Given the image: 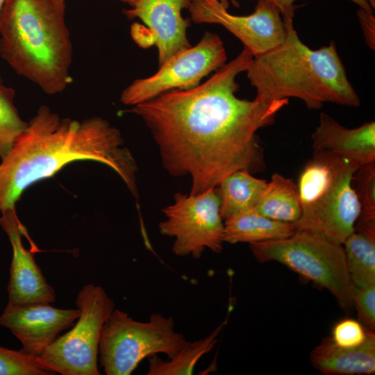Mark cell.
<instances>
[{"label":"cell","instance_id":"obj_1","mask_svg":"<svg viewBox=\"0 0 375 375\" xmlns=\"http://www.w3.org/2000/svg\"><path fill=\"white\" fill-rule=\"evenodd\" d=\"M253 58L244 47L203 83L163 92L127 110L149 128L167 172L190 176V194L216 188L236 171L254 174L265 169L256 133L272 124L289 101H249L235 95V78Z\"/></svg>","mask_w":375,"mask_h":375},{"label":"cell","instance_id":"obj_2","mask_svg":"<svg viewBox=\"0 0 375 375\" xmlns=\"http://www.w3.org/2000/svg\"><path fill=\"white\" fill-rule=\"evenodd\" d=\"M82 160L110 167L138 197L137 163L117 128L97 116L81 121L61 118L48 106H41L1 159L0 212L15 208L22 194L33 184Z\"/></svg>","mask_w":375,"mask_h":375},{"label":"cell","instance_id":"obj_3","mask_svg":"<svg viewBox=\"0 0 375 375\" xmlns=\"http://www.w3.org/2000/svg\"><path fill=\"white\" fill-rule=\"evenodd\" d=\"M284 41L272 50L253 57L247 74L256 98L272 102L290 97L317 110L326 102L358 107L360 98L349 81L335 44L312 50L299 39L293 18H283Z\"/></svg>","mask_w":375,"mask_h":375},{"label":"cell","instance_id":"obj_4","mask_svg":"<svg viewBox=\"0 0 375 375\" xmlns=\"http://www.w3.org/2000/svg\"><path fill=\"white\" fill-rule=\"evenodd\" d=\"M0 56L47 94L72 82L73 47L65 0H6L0 11Z\"/></svg>","mask_w":375,"mask_h":375},{"label":"cell","instance_id":"obj_5","mask_svg":"<svg viewBox=\"0 0 375 375\" xmlns=\"http://www.w3.org/2000/svg\"><path fill=\"white\" fill-rule=\"evenodd\" d=\"M361 165L324 151H314L298 181L300 219L293 224L342 244L354 231L360 212L351 181Z\"/></svg>","mask_w":375,"mask_h":375},{"label":"cell","instance_id":"obj_6","mask_svg":"<svg viewBox=\"0 0 375 375\" xmlns=\"http://www.w3.org/2000/svg\"><path fill=\"white\" fill-rule=\"evenodd\" d=\"M260 262H278L328 290L348 314L353 308L354 286L342 244L305 230L277 240L250 244Z\"/></svg>","mask_w":375,"mask_h":375},{"label":"cell","instance_id":"obj_7","mask_svg":"<svg viewBox=\"0 0 375 375\" xmlns=\"http://www.w3.org/2000/svg\"><path fill=\"white\" fill-rule=\"evenodd\" d=\"M185 342L172 317L152 313L142 322L115 308L102 328L100 362L107 375H130L145 358L163 353L170 358Z\"/></svg>","mask_w":375,"mask_h":375},{"label":"cell","instance_id":"obj_8","mask_svg":"<svg viewBox=\"0 0 375 375\" xmlns=\"http://www.w3.org/2000/svg\"><path fill=\"white\" fill-rule=\"evenodd\" d=\"M75 303L80 310L75 325L48 346L38 362L53 374L99 375L101 331L115 309V302L102 287L90 283L79 291Z\"/></svg>","mask_w":375,"mask_h":375},{"label":"cell","instance_id":"obj_9","mask_svg":"<svg viewBox=\"0 0 375 375\" xmlns=\"http://www.w3.org/2000/svg\"><path fill=\"white\" fill-rule=\"evenodd\" d=\"M162 212L160 233L174 239L172 251L177 256L199 258L208 249L220 253L223 249L224 222L216 188L198 194L177 192L172 204Z\"/></svg>","mask_w":375,"mask_h":375},{"label":"cell","instance_id":"obj_10","mask_svg":"<svg viewBox=\"0 0 375 375\" xmlns=\"http://www.w3.org/2000/svg\"><path fill=\"white\" fill-rule=\"evenodd\" d=\"M226 60L222 39L207 31L196 45L174 54L156 73L133 81L122 91L120 101L133 106L172 90L193 88L226 64Z\"/></svg>","mask_w":375,"mask_h":375},{"label":"cell","instance_id":"obj_11","mask_svg":"<svg viewBox=\"0 0 375 375\" xmlns=\"http://www.w3.org/2000/svg\"><path fill=\"white\" fill-rule=\"evenodd\" d=\"M191 20L196 24H220L237 37L253 57L280 45L286 31L279 10L268 1H257L253 13L238 16L228 12L219 0H191Z\"/></svg>","mask_w":375,"mask_h":375},{"label":"cell","instance_id":"obj_12","mask_svg":"<svg viewBox=\"0 0 375 375\" xmlns=\"http://www.w3.org/2000/svg\"><path fill=\"white\" fill-rule=\"evenodd\" d=\"M191 0H138L124 14L128 19L138 18L147 26L142 30L131 28V35L138 44L147 35L143 47L155 44L159 66L178 51L191 47L187 36L190 20L182 16Z\"/></svg>","mask_w":375,"mask_h":375},{"label":"cell","instance_id":"obj_13","mask_svg":"<svg viewBox=\"0 0 375 375\" xmlns=\"http://www.w3.org/2000/svg\"><path fill=\"white\" fill-rule=\"evenodd\" d=\"M80 315L76 309H60L50 304L8 303L0 315V326L8 328L22 344L21 350L38 357Z\"/></svg>","mask_w":375,"mask_h":375},{"label":"cell","instance_id":"obj_14","mask_svg":"<svg viewBox=\"0 0 375 375\" xmlns=\"http://www.w3.org/2000/svg\"><path fill=\"white\" fill-rule=\"evenodd\" d=\"M0 226L7 234L12 249L8 283V303L13 305L51 304L55 301L53 288L48 283L31 251L22 244L26 235L15 208L1 212Z\"/></svg>","mask_w":375,"mask_h":375},{"label":"cell","instance_id":"obj_15","mask_svg":"<svg viewBox=\"0 0 375 375\" xmlns=\"http://www.w3.org/2000/svg\"><path fill=\"white\" fill-rule=\"evenodd\" d=\"M313 151H324L360 165L375 161V122L347 128L324 112L311 135Z\"/></svg>","mask_w":375,"mask_h":375},{"label":"cell","instance_id":"obj_16","mask_svg":"<svg viewBox=\"0 0 375 375\" xmlns=\"http://www.w3.org/2000/svg\"><path fill=\"white\" fill-rule=\"evenodd\" d=\"M314 368L326 375H369L375 372V333H369L360 346L336 345L324 338L310 353Z\"/></svg>","mask_w":375,"mask_h":375},{"label":"cell","instance_id":"obj_17","mask_svg":"<svg viewBox=\"0 0 375 375\" xmlns=\"http://www.w3.org/2000/svg\"><path fill=\"white\" fill-rule=\"evenodd\" d=\"M224 241L249 244L277 240L292 235V224L269 219L254 209L232 216L224 221Z\"/></svg>","mask_w":375,"mask_h":375},{"label":"cell","instance_id":"obj_18","mask_svg":"<svg viewBox=\"0 0 375 375\" xmlns=\"http://www.w3.org/2000/svg\"><path fill=\"white\" fill-rule=\"evenodd\" d=\"M267 181L254 177L247 170L236 171L215 188L224 221L237 214L253 210L265 190Z\"/></svg>","mask_w":375,"mask_h":375},{"label":"cell","instance_id":"obj_19","mask_svg":"<svg viewBox=\"0 0 375 375\" xmlns=\"http://www.w3.org/2000/svg\"><path fill=\"white\" fill-rule=\"evenodd\" d=\"M254 210L273 220L294 224L301 215L297 185L292 179L274 173Z\"/></svg>","mask_w":375,"mask_h":375},{"label":"cell","instance_id":"obj_20","mask_svg":"<svg viewBox=\"0 0 375 375\" xmlns=\"http://www.w3.org/2000/svg\"><path fill=\"white\" fill-rule=\"evenodd\" d=\"M224 324H220L205 338L193 342L186 340L183 346L168 360H162L158 354L151 356L147 374H192L199 360L214 348Z\"/></svg>","mask_w":375,"mask_h":375},{"label":"cell","instance_id":"obj_21","mask_svg":"<svg viewBox=\"0 0 375 375\" xmlns=\"http://www.w3.org/2000/svg\"><path fill=\"white\" fill-rule=\"evenodd\" d=\"M342 246L354 286L362 288L375 284V239L353 231Z\"/></svg>","mask_w":375,"mask_h":375},{"label":"cell","instance_id":"obj_22","mask_svg":"<svg viewBox=\"0 0 375 375\" xmlns=\"http://www.w3.org/2000/svg\"><path fill=\"white\" fill-rule=\"evenodd\" d=\"M351 183L360 206L354 231L375 239V161L360 166Z\"/></svg>","mask_w":375,"mask_h":375},{"label":"cell","instance_id":"obj_23","mask_svg":"<svg viewBox=\"0 0 375 375\" xmlns=\"http://www.w3.org/2000/svg\"><path fill=\"white\" fill-rule=\"evenodd\" d=\"M15 91L0 82V158L11 150L26 130L28 122L20 117L15 105Z\"/></svg>","mask_w":375,"mask_h":375},{"label":"cell","instance_id":"obj_24","mask_svg":"<svg viewBox=\"0 0 375 375\" xmlns=\"http://www.w3.org/2000/svg\"><path fill=\"white\" fill-rule=\"evenodd\" d=\"M38 357L0 346V375H51Z\"/></svg>","mask_w":375,"mask_h":375},{"label":"cell","instance_id":"obj_25","mask_svg":"<svg viewBox=\"0 0 375 375\" xmlns=\"http://www.w3.org/2000/svg\"><path fill=\"white\" fill-rule=\"evenodd\" d=\"M369 333L358 320L345 318L334 325L331 338L339 347L351 348L362 344Z\"/></svg>","mask_w":375,"mask_h":375},{"label":"cell","instance_id":"obj_26","mask_svg":"<svg viewBox=\"0 0 375 375\" xmlns=\"http://www.w3.org/2000/svg\"><path fill=\"white\" fill-rule=\"evenodd\" d=\"M353 308L358 320L370 333L375 331V284L356 288L353 297Z\"/></svg>","mask_w":375,"mask_h":375},{"label":"cell","instance_id":"obj_27","mask_svg":"<svg viewBox=\"0 0 375 375\" xmlns=\"http://www.w3.org/2000/svg\"><path fill=\"white\" fill-rule=\"evenodd\" d=\"M260 1V0H253ZM272 3L281 12L282 18L292 17L294 16L296 6L294 3L297 0H263ZM368 12H374L367 0H349Z\"/></svg>","mask_w":375,"mask_h":375},{"label":"cell","instance_id":"obj_28","mask_svg":"<svg viewBox=\"0 0 375 375\" xmlns=\"http://www.w3.org/2000/svg\"><path fill=\"white\" fill-rule=\"evenodd\" d=\"M374 13L361 8L357 10V16L363 31L365 42L373 50L375 47V17Z\"/></svg>","mask_w":375,"mask_h":375},{"label":"cell","instance_id":"obj_29","mask_svg":"<svg viewBox=\"0 0 375 375\" xmlns=\"http://www.w3.org/2000/svg\"><path fill=\"white\" fill-rule=\"evenodd\" d=\"M222 4L228 9L230 4L233 5L235 7H239V0H219Z\"/></svg>","mask_w":375,"mask_h":375},{"label":"cell","instance_id":"obj_30","mask_svg":"<svg viewBox=\"0 0 375 375\" xmlns=\"http://www.w3.org/2000/svg\"><path fill=\"white\" fill-rule=\"evenodd\" d=\"M120 1H122L123 3H127L131 7H133L135 4L138 0H120Z\"/></svg>","mask_w":375,"mask_h":375},{"label":"cell","instance_id":"obj_31","mask_svg":"<svg viewBox=\"0 0 375 375\" xmlns=\"http://www.w3.org/2000/svg\"><path fill=\"white\" fill-rule=\"evenodd\" d=\"M5 1L6 0H0V11H1L2 7H3V5L4 2H5Z\"/></svg>","mask_w":375,"mask_h":375},{"label":"cell","instance_id":"obj_32","mask_svg":"<svg viewBox=\"0 0 375 375\" xmlns=\"http://www.w3.org/2000/svg\"><path fill=\"white\" fill-rule=\"evenodd\" d=\"M1 74H0V82H1Z\"/></svg>","mask_w":375,"mask_h":375}]
</instances>
